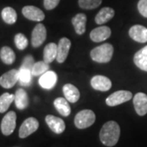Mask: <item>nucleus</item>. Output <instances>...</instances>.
I'll return each mask as SVG.
<instances>
[{"instance_id":"aec40b11","label":"nucleus","mask_w":147,"mask_h":147,"mask_svg":"<svg viewBox=\"0 0 147 147\" xmlns=\"http://www.w3.org/2000/svg\"><path fill=\"white\" fill-rule=\"evenodd\" d=\"M115 16V11L111 7H103L95 17V21L98 25H102L111 20Z\"/></svg>"},{"instance_id":"9d476101","label":"nucleus","mask_w":147,"mask_h":147,"mask_svg":"<svg viewBox=\"0 0 147 147\" xmlns=\"http://www.w3.org/2000/svg\"><path fill=\"white\" fill-rule=\"evenodd\" d=\"M91 85L95 90L106 92L111 88L112 83L107 77L103 75H96L91 79Z\"/></svg>"},{"instance_id":"f8f14e48","label":"nucleus","mask_w":147,"mask_h":147,"mask_svg":"<svg viewBox=\"0 0 147 147\" xmlns=\"http://www.w3.org/2000/svg\"><path fill=\"white\" fill-rule=\"evenodd\" d=\"M71 46V42L67 38H62L57 45V61L59 63H63L68 57L69 52Z\"/></svg>"},{"instance_id":"7c9ffc66","label":"nucleus","mask_w":147,"mask_h":147,"mask_svg":"<svg viewBox=\"0 0 147 147\" xmlns=\"http://www.w3.org/2000/svg\"><path fill=\"white\" fill-rule=\"evenodd\" d=\"M34 65V58L31 56H27L24 58L23 60V63L21 65V68L28 69H32L33 65Z\"/></svg>"},{"instance_id":"39448f33","label":"nucleus","mask_w":147,"mask_h":147,"mask_svg":"<svg viewBox=\"0 0 147 147\" xmlns=\"http://www.w3.org/2000/svg\"><path fill=\"white\" fill-rule=\"evenodd\" d=\"M16 115L14 111H10L6 115L1 123V131L3 135L9 136L16 128Z\"/></svg>"},{"instance_id":"b1692460","label":"nucleus","mask_w":147,"mask_h":147,"mask_svg":"<svg viewBox=\"0 0 147 147\" xmlns=\"http://www.w3.org/2000/svg\"><path fill=\"white\" fill-rule=\"evenodd\" d=\"M0 58L3 63L11 65L15 61L16 56L11 48L9 47H3L0 50Z\"/></svg>"},{"instance_id":"4468645a","label":"nucleus","mask_w":147,"mask_h":147,"mask_svg":"<svg viewBox=\"0 0 147 147\" xmlns=\"http://www.w3.org/2000/svg\"><path fill=\"white\" fill-rule=\"evenodd\" d=\"M57 81V75L53 71L47 70L40 76L38 84L44 89H51L56 85Z\"/></svg>"},{"instance_id":"9b49d317","label":"nucleus","mask_w":147,"mask_h":147,"mask_svg":"<svg viewBox=\"0 0 147 147\" xmlns=\"http://www.w3.org/2000/svg\"><path fill=\"white\" fill-rule=\"evenodd\" d=\"M22 14L27 19L34 21H42L45 18L43 11L34 6L24 7L22 9Z\"/></svg>"},{"instance_id":"2f4dec72","label":"nucleus","mask_w":147,"mask_h":147,"mask_svg":"<svg viewBox=\"0 0 147 147\" xmlns=\"http://www.w3.org/2000/svg\"><path fill=\"white\" fill-rule=\"evenodd\" d=\"M137 8L142 16L147 18V0H140L137 4Z\"/></svg>"},{"instance_id":"6e6552de","label":"nucleus","mask_w":147,"mask_h":147,"mask_svg":"<svg viewBox=\"0 0 147 147\" xmlns=\"http://www.w3.org/2000/svg\"><path fill=\"white\" fill-rule=\"evenodd\" d=\"M19 81V70L11 69L0 77V85L4 88H12Z\"/></svg>"},{"instance_id":"0eeeda50","label":"nucleus","mask_w":147,"mask_h":147,"mask_svg":"<svg viewBox=\"0 0 147 147\" xmlns=\"http://www.w3.org/2000/svg\"><path fill=\"white\" fill-rule=\"evenodd\" d=\"M47 38V30L45 26L39 23L38 24L32 31L31 43L34 47L41 46Z\"/></svg>"},{"instance_id":"4be33fe9","label":"nucleus","mask_w":147,"mask_h":147,"mask_svg":"<svg viewBox=\"0 0 147 147\" xmlns=\"http://www.w3.org/2000/svg\"><path fill=\"white\" fill-rule=\"evenodd\" d=\"M57 56V45L56 43L50 42L43 50V61L47 63L53 62Z\"/></svg>"},{"instance_id":"393cba45","label":"nucleus","mask_w":147,"mask_h":147,"mask_svg":"<svg viewBox=\"0 0 147 147\" xmlns=\"http://www.w3.org/2000/svg\"><path fill=\"white\" fill-rule=\"evenodd\" d=\"M1 16H2L3 20L5 21L7 24H9V25L16 23V19H17V14H16V11L10 7H4L2 11Z\"/></svg>"},{"instance_id":"cd10ccee","label":"nucleus","mask_w":147,"mask_h":147,"mask_svg":"<svg viewBox=\"0 0 147 147\" xmlns=\"http://www.w3.org/2000/svg\"><path fill=\"white\" fill-rule=\"evenodd\" d=\"M49 69V65L48 63L43 61H38L34 63V65H33L31 69V73L34 76H39L42 75V74H44L45 72H47Z\"/></svg>"},{"instance_id":"1a4fd4ad","label":"nucleus","mask_w":147,"mask_h":147,"mask_svg":"<svg viewBox=\"0 0 147 147\" xmlns=\"http://www.w3.org/2000/svg\"><path fill=\"white\" fill-rule=\"evenodd\" d=\"M133 105L137 114L144 116L147 114V95L143 92H138L133 97Z\"/></svg>"},{"instance_id":"5701e85b","label":"nucleus","mask_w":147,"mask_h":147,"mask_svg":"<svg viewBox=\"0 0 147 147\" xmlns=\"http://www.w3.org/2000/svg\"><path fill=\"white\" fill-rule=\"evenodd\" d=\"M54 106L62 116L67 117L70 115L71 109L69 105L68 100L63 97H58L54 100Z\"/></svg>"},{"instance_id":"473e14b6","label":"nucleus","mask_w":147,"mask_h":147,"mask_svg":"<svg viewBox=\"0 0 147 147\" xmlns=\"http://www.w3.org/2000/svg\"><path fill=\"white\" fill-rule=\"evenodd\" d=\"M60 0H44L43 5L47 10H53L59 4Z\"/></svg>"},{"instance_id":"423d86ee","label":"nucleus","mask_w":147,"mask_h":147,"mask_svg":"<svg viewBox=\"0 0 147 147\" xmlns=\"http://www.w3.org/2000/svg\"><path fill=\"white\" fill-rule=\"evenodd\" d=\"M38 126H39L38 121L34 117L28 118L23 122L19 129V137L20 138H26L29 137L32 133L37 131Z\"/></svg>"},{"instance_id":"ddd939ff","label":"nucleus","mask_w":147,"mask_h":147,"mask_svg":"<svg viewBox=\"0 0 147 147\" xmlns=\"http://www.w3.org/2000/svg\"><path fill=\"white\" fill-rule=\"evenodd\" d=\"M45 121H46L48 127H50V129L57 134L62 133L65 129V122L58 117L49 115L46 116Z\"/></svg>"},{"instance_id":"7ed1b4c3","label":"nucleus","mask_w":147,"mask_h":147,"mask_svg":"<svg viewBox=\"0 0 147 147\" xmlns=\"http://www.w3.org/2000/svg\"><path fill=\"white\" fill-rule=\"evenodd\" d=\"M96 115L91 110H84L79 111L74 118V124L79 129L89 127L95 123Z\"/></svg>"},{"instance_id":"2eb2a0df","label":"nucleus","mask_w":147,"mask_h":147,"mask_svg":"<svg viewBox=\"0 0 147 147\" xmlns=\"http://www.w3.org/2000/svg\"><path fill=\"white\" fill-rule=\"evenodd\" d=\"M111 34V30L108 26H100L92 30L90 33V38L96 42L105 41L109 38Z\"/></svg>"},{"instance_id":"6ab92c4d","label":"nucleus","mask_w":147,"mask_h":147,"mask_svg":"<svg viewBox=\"0 0 147 147\" xmlns=\"http://www.w3.org/2000/svg\"><path fill=\"white\" fill-rule=\"evenodd\" d=\"M133 61L138 68L147 72V46L142 48L135 54Z\"/></svg>"},{"instance_id":"412c9836","label":"nucleus","mask_w":147,"mask_h":147,"mask_svg":"<svg viewBox=\"0 0 147 147\" xmlns=\"http://www.w3.org/2000/svg\"><path fill=\"white\" fill-rule=\"evenodd\" d=\"M15 104L17 109L24 110L29 105V98L26 92L23 88H19L15 93Z\"/></svg>"},{"instance_id":"c756f323","label":"nucleus","mask_w":147,"mask_h":147,"mask_svg":"<svg viewBox=\"0 0 147 147\" xmlns=\"http://www.w3.org/2000/svg\"><path fill=\"white\" fill-rule=\"evenodd\" d=\"M14 41L16 47L20 50H24L28 46V39L23 34H17L15 36Z\"/></svg>"},{"instance_id":"f03ea898","label":"nucleus","mask_w":147,"mask_h":147,"mask_svg":"<svg viewBox=\"0 0 147 147\" xmlns=\"http://www.w3.org/2000/svg\"><path fill=\"white\" fill-rule=\"evenodd\" d=\"M114 47L110 43H104L100 46L93 48L90 56L92 61L98 63H107L113 57Z\"/></svg>"},{"instance_id":"dca6fc26","label":"nucleus","mask_w":147,"mask_h":147,"mask_svg":"<svg viewBox=\"0 0 147 147\" xmlns=\"http://www.w3.org/2000/svg\"><path fill=\"white\" fill-rule=\"evenodd\" d=\"M129 36L138 42H146L147 28L140 25L133 26L129 30Z\"/></svg>"},{"instance_id":"f257e3e1","label":"nucleus","mask_w":147,"mask_h":147,"mask_svg":"<svg viewBox=\"0 0 147 147\" xmlns=\"http://www.w3.org/2000/svg\"><path fill=\"white\" fill-rule=\"evenodd\" d=\"M120 137V127L115 121H109L102 126L100 131V142L106 146H114Z\"/></svg>"},{"instance_id":"a878e982","label":"nucleus","mask_w":147,"mask_h":147,"mask_svg":"<svg viewBox=\"0 0 147 147\" xmlns=\"http://www.w3.org/2000/svg\"><path fill=\"white\" fill-rule=\"evenodd\" d=\"M15 100V95L5 92L0 96V113H4L8 110L10 105Z\"/></svg>"},{"instance_id":"20e7f679","label":"nucleus","mask_w":147,"mask_h":147,"mask_svg":"<svg viewBox=\"0 0 147 147\" xmlns=\"http://www.w3.org/2000/svg\"><path fill=\"white\" fill-rule=\"evenodd\" d=\"M132 97V94L129 91L120 90L110 95L106 100V105L109 106H116L130 100Z\"/></svg>"},{"instance_id":"f3484780","label":"nucleus","mask_w":147,"mask_h":147,"mask_svg":"<svg viewBox=\"0 0 147 147\" xmlns=\"http://www.w3.org/2000/svg\"><path fill=\"white\" fill-rule=\"evenodd\" d=\"M63 93L65 95V99L71 103L77 102L80 97L79 89L75 86H74L73 84H67L64 85Z\"/></svg>"},{"instance_id":"bb28decb","label":"nucleus","mask_w":147,"mask_h":147,"mask_svg":"<svg viewBox=\"0 0 147 147\" xmlns=\"http://www.w3.org/2000/svg\"><path fill=\"white\" fill-rule=\"evenodd\" d=\"M32 73L30 69L20 68L19 69V82L21 86H29L32 82Z\"/></svg>"},{"instance_id":"a211bd4d","label":"nucleus","mask_w":147,"mask_h":147,"mask_svg":"<svg viewBox=\"0 0 147 147\" xmlns=\"http://www.w3.org/2000/svg\"><path fill=\"white\" fill-rule=\"evenodd\" d=\"M86 22H87V16L84 13H79L73 17L72 24L74 27L75 32L79 35L84 34L85 33Z\"/></svg>"},{"instance_id":"c85d7f7f","label":"nucleus","mask_w":147,"mask_h":147,"mask_svg":"<svg viewBox=\"0 0 147 147\" xmlns=\"http://www.w3.org/2000/svg\"><path fill=\"white\" fill-rule=\"evenodd\" d=\"M102 0H79V5L83 9H95L101 4Z\"/></svg>"}]
</instances>
